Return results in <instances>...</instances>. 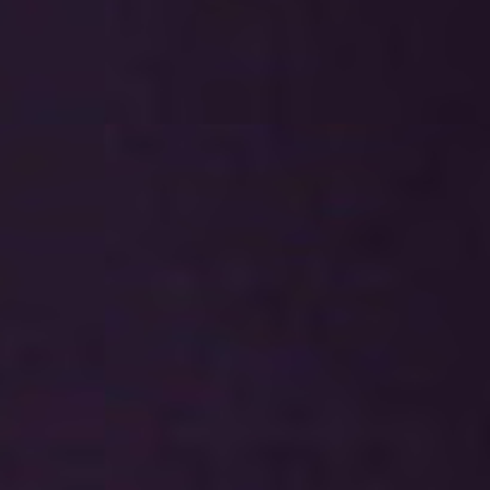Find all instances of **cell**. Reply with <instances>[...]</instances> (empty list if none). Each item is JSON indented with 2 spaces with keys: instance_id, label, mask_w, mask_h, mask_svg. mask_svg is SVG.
Masks as SVG:
<instances>
[{
  "instance_id": "obj_1",
  "label": "cell",
  "mask_w": 490,
  "mask_h": 490,
  "mask_svg": "<svg viewBox=\"0 0 490 490\" xmlns=\"http://www.w3.org/2000/svg\"><path fill=\"white\" fill-rule=\"evenodd\" d=\"M392 242V232L383 225H376V227H368L364 230V234L359 237V247L368 254H378V252H385Z\"/></svg>"
},
{
  "instance_id": "obj_2",
  "label": "cell",
  "mask_w": 490,
  "mask_h": 490,
  "mask_svg": "<svg viewBox=\"0 0 490 490\" xmlns=\"http://www.w3.org/2000/svg\"><path fill=\"white\" fill-rule=\"evenodd\" d=\"M280 419H282L287 426H304L313 419V409L307 407L304 402H287L280 409Z\"/></svg>"
},
{
  "instance_id": "obj_3",
  "label": "cell",
  "mask_w": 490,
  "mask_h": 490,
  "mask_svg": "<svg viewBox=\"0 0 490 490\" xmlns=\"http://www.w3.org/2000/svg\"><path fill=\"white\" fill-rule=\"evenodd\" d=\"M390 459H392V449L388 447L385 443H371L366 449H364V464H366L371 471H381L390 464Z\"/></svg>"
},
{
  "instance_id": "obj_4",
  "label": "cell",
  "mask_w": 490,
  "mask_h": 490,
  "mask_svg": "<svg viewBox=\"0 0 490 490\" xmlns=\"http://www.w3.org/2000/svg\"><path fill=\"white\" fill-rule=\"evenodd\" d=\"M390 48H392V63L399 65V63H402V36H399L397 29H394L392 38H390Z\"/></svg>"
}]
</instances>
